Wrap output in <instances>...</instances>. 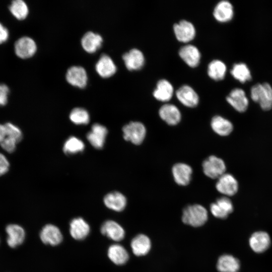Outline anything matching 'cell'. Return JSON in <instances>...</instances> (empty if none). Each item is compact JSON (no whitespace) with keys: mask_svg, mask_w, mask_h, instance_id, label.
Listing matches in <instances>:
<instances>
[{"mask_svg":"<svg viewBox=\"0 0 272 272\" xmlns=\"http://www.w3.org/2000/svg\"><path fill=\"white\" fill-rule=\"evenodd\" d=\"M250 97L264 111L272 108V86L267 82L258 83L250 89Z\"/></svg>","mask_w":272,"mask_h":272,"instance_id":"6da1fadb","label":"cell"},{"mask_svg":"<svg viewBox=\"0 0 272 272\" xmlns=\"http://www.w3.org/2000/svg\"><path fill=\"white\" fill-rule=\"evenodd\" d=\"M208 219V214L206 209L198 204L188 206L183 211L182 222L194 227L202 226Z\"/></svg>","mask_w":272,"mask_h":272,"instance_id":"7a4b0ae2","label":"cell"},{"mask_svg":"<svg viewBox=\"0 0 272 272\" xmlns=\"http://www.w3.org/2000/svg\"><path fill=\"white\" fill-rule=\"evenodd\" d=\"M123 138L134 145H140L144 141L146 134L145 125L139 121H132L122 128Z\"/></svg>","mask_w":272,"mask_h":272,"instance_id":"3957f363","label":"cell"},{"mask_svg":"<svg viewBox=\"0 0 272 272\" xmlns=\"http://www.w3.org/2000/svg\"><path fill=\"white\" fill-rule=\"evenodd\" d=\"M202 166L205 174L212 179L219 178L226 170L224 161L215 156H210L205 160Z\"/></svg>","mask_w":272,"mask_h":272,"instance_id":"277c9868","label":"cell"},{"mask_svg":"<svg viewBox=\"0 0 272 272\" xmlns=\"http://www.w3.org/2000/svg\"><path fill=\"white\" fill-rule=\"evenodd\" d=\"M227 102L237 111L244 112L249 106V99L245 91L241 88H233L226 97Z\"/></svg>","mask_w":272,"mask_h":272,"instance_id":"5b68a950","label":"cell"},{"mask_svg":"<svg viewBox=\"0 0 272 272\" xmlns=\"http://www.w3.org/2000/svg\"><path fill=\"white\" fill-rule=\"evenodd\" d=\"M37 50L35 41L28 36H23L17 39L14 44L16 55L21 59H27L33 56Z\"/></svg>","mask_w":272,"mask_h":272,"instance_id":"8992f818","label":"cell"},{"mask_svg":"<svg viewBox=\"0 0 272 272\" xmlns=\"http://www.w3.org/2000/svg\"><path fill=\"white\" fill-rule=\"evenodd\" d=\"M173 30L178 41L187 43L194 39L196 34L194 25L185 20L180 21L173 26Z\"/></svg>","mask_w":272,"mask_h":272,"instance_id":"52a82bcc","label":"cell"},{"mask_svg":"<svg viewBox=\"0 0 272 272\" xmlns=\"http://www.w3.org/2000/svg\"><path fill=\"white\" fill-rule=\"evenodd\" d=\"M216 187L219 192L227 196H232L238 190V183L232 174L224 173L218 178Z\"/></svg>","mask_w":272,"mask_h":272,"instance_id":"ba28073f","label":"cell"},{"mask_svg":"<svg viewBox=\"0 0 272 272\" xmlns=\"http://www.w3.org/2000/svg\"><path fill=\"white\" fill-rule=\"evenodd\" d=\"M40 238L45 244L56 246L61 242L63 236L57 226L49 224L42 228L40 233Z\"/></svg>","mask_w":272,"mask_h":272,"instance_id":"9c48e42d","label":"cell"},{"mask_svg":"<svg viewBox=\"0 0 272 272\" xmlns=\"http://www.w3.org/2000/svg\"><path fill=\"white\" fill-rule=\"evenodd\" d=\"M213 14L214 17L218 22L227 23L231 21L234 17V7L229 1L223 0L217 4Z\"/></svg>","mask_w":272,"mask_h":272,"instance_id":"30bf717a","label":"cell"},{"mask_svg":"<svg viewBox=\"0 0 272 272\" xmlns=\"http://www.w3.org/2000/svg\"><path fill=\"white\" fill-rule=\"evenodd\" d=\"M271 244L269 234L264 231L253 233L249 238V244L251 249L256 253H262L266 251Z\"/></svg>","mask_w":272,"mask_h":272,"instance_id":"8fae6325","label":"cell"},{"mask_svg":"<svg viewBox=\"0 0 272 272\" xmlns=\"http://www.w3.org/2000/svg\"><path fill=\"white\" fill-rule=\"evenodd\" d=\"M234 210L231 200L227 197L223 196L217 199L210 206V211L213 215L219 219H225Z\"/></svg>","mask_w":272,"mask_h":272,"instance_id":"7c38bea8","label":"cell"},{"mask_svg":"<svg viewBox=\"0 0 272 272\" xmlns=\"http://www.w3.org/2000/svg\"><path fill=\"white\" fill-rule=\"evenodd\" d=\"M100 231L102 235L115 241L122 240L125 236L122 227L112 220L105 221L101 226Z\"/></svg>","mask_w":272,"mask_h":272,"instance_id":"4fadbf2b","label":"cell"},{"mask_svg":"<svg viewBox=\"0 0 272 272\" xmlns=\"http://www.w3.org/2000/svg\"><path fill=\"white\" fill-rule=\"evenodd\" d=\"M178 100L184 106L194 107L199 102V97L192 88L188 85H183L176 92Z\"/></svg>","mask_w":272,"mask_h":272,"instance_id":"5bb4252c","label":"cell"},{"mask_svg":"<svg viewBox=\"0 0 272 272\" xmlns=\"http://www.w3.org/2000/svg\"><path fill=\"white\" fill-rule=\"evenodd\" d=\"M66 79L71 85L83 88L87 85L88 78L86 71L83 67L73 66L67 71Z\"/></svg>","mask_w":272,"mask_h":272,"instance_id":"9a60e30c","label":"cell"},{"mask_svg":"<svg viewBox=\"0 0 272 272\" xmlns=\"http://www.w3.org/2000/svg\"><path fill=\"white\" fill-rule=\"evenodd\" d=\"M122 58L126 67L129 71L140 70L145 63V57L143 52L137 48H133L125 53Z\"/></svg>","mask_w":272,"mask_h":272,"instance_id":"2e32d148","label":"cell"},{"mask_svg":"<svg viewBox=\"0 0 272 272\" xmlns=\"http://www.w3.org/2000/svg\"><path fill=\"white\" fill-rule=\"evenodd\" d=\"M107 134V129L103 125L95 123L92 126L91 130L87 134V139L94 148L102 149L104 146Z\"/></svg>","mask_w":272,"mask_h":272,"instance_id":"e0dca14e","label":"cell"},{"mask_svg":"<svg viewBox=\"0 0 272 272\" xmlns=\"http://www.w3.org/2000/svg\"><path fill=\"white\" fill-rule=\"evenodd\" d=\"M172 172L174 179L178 185L185 186L190 182L192 169L189 165L183 163L175 164Z\"/></svg>","mask_w":272,"mask_h":272,"instance_id":"ac0fdd59","label":"cell"},{"mask_svg":"<svg viewBox=\"0 0 272 272\" xmlns=\"http://www.w3.org/2000/svg\"><path fill=\"white\" fill-rule=\"evenodd\" d=\"M7 234V242L11 248H14L23 243L25 238L24 229L17 224H9L6 228Z\"/></svg>","mask_w":272,"mask_h":272,"instance_id":"d6986e66","label":"cell"},{"mask_svg":"<svg viewBox=\"0 0 272 272\" xmlns=\"http://www.w3.org/2000/svg\"><path fill=\"white\" fill-rule=\"evenodd\" d=\"M179 55L181 58L190 67L197 66L200 59V53L198 48L191 44L185 45L180 48Z\"/></svg>","mask_w":272,"mask_h":272,"instance_id":"ffe728a7","label":"cell"},{"mask_svg":"<svg viewBox=\"0 0 272 272\" xmlns=\"http://www.w3.org/2000/svg\"><path fill=\"white\" fill-rule=\"evenodd\" d=\"M90 227L83 218L78 217L73 219L70 224V233L71 236L77 240L85 239L89 234Z\"/></svg>","mask_w":272,"mask_h":272,"instance_id":"44dd1931","label":"cell"},{"mask_svg":"<svg viewBox=\"0 0 272 272\" xmlns=\"http://www.w3.org/2000/svg\"><path fill=\"white\" fill-rule=\"evenodd\" d=\"M160 117L170 125L177 124L181 118V113L178 108L174 104H165L159 110Z\"/></svg>","mask_w":272,"mask_h":272,"instance_id":"7402d4cb","label":"cell"},{"mask_svg":"<svg viewBox=\"0 0 272 272\" xmlns=\"http://www.w3.org/2000/svg\"><path fill=\"white\" fill-rule=\"evenodd\" d=\"M130 246L135 255L144 256L150 251L151 248V242L147 235L143 234H139L132 239Z\"/></svg>","mask_w":272,"mask_h":272,"instance_id":"603a6c76","label":"cell"},{"mask_svg":"<svg viewBox=\"0 0 272 272\" xmlns=\"http://www.w3.org/2000/svg\"><path fill=\"white\" fill-rule=\"evenodd\" d=\"M96 71L102 78L113 76L116 71V67L112 59L107 54H102L95 65Z\"/></svg>","mask_w":272,"mask_h":272,"instance_id":"cb8c5ba5","label":"cell"},{"mask_svg":"<svg viewBox=\"0 0 272 272\" xmlns=\"http://www.w3.org/2000/svg\"><path fill=\"white\" fill-rule=\"evenodd\" d=\"M104 203L108 209L116 212L123 211L127 203L126 198L121 193L113 191L106 194L104 198Z\"/></svg>","mask_w":272,"mask_h":272,"instance_id":"d4e9b609","label":"cell"},{"mask_svg":"<svg viewBox=\"0 0 272 272\" xmlns=\"http://www.w3.org/2000/svg\"><path fill=\"white\" fill-rule=\"evenodd\" d=\"M240 268L239 260L230 254H223L219 257L217 268L219 272H238Z\"/></svg>","mask_w":272,"mask_h":272,"instance_id":"484cf974","label":"cell"},{"mask_svg":"<svg viewBox=\"0 0 272 272\" xmlns=\"http://www.w3.org/2000/svg\"><path fill=\"white\" fill-rule=\"evenodd\" d=\"M174 88L172 84L167 80H160L157 83L156 88L153 95L157 100L167 102L172 97Z\"/></svg>","mask_w":272,"mask_h":272,"instance_id":"4316f807","label":"cell"},{"mask_svg":"<svg viewBox=\"0 0 272 272\" xmlns=\"http://www.w3.org/2000/svg\"><path fill=\"white\" fill-rule=\"evenodd\" d=\"M230 73L235 80L242 84L249 82L252 79L251 72L249 67L246 63L243 62L234 63Z\"/></svg>","mask_w":272,"mask_h":272,"instance_id":"83f0119b","label":"cell"},{"mask_svg":"<svg viewBox=\"0 0 272 272\" xmlns=\"http://www.w3.org/2000/svg\"><path fill=\"white\" fill-rule=\"evenodd\" d=\"M107 255L110 260L116 265H123L129 259L127 250L123 246L118 244H114L109 247Z\"/></svg>","mask_w":272,"mask_h":272,"instance_id":"f1b7e54d","label":"cell"},{"mask_svg":"<svg viewBox=\"0 0 272 272\" xmlns=\"http://www.w3.org/2000/svg\"><path fill=\"white\" fill-rule=\"evenodd\" d=\"M102 42V37L93 32H87L81 39V44L83 49L90 53L96 52L101 47Z\"/></svg>","mask_w":272,"mask_h":272,"instance_id":"f546056e","label":"cell"},{"mask_svg":"<svg viewBox=\"0 0 272 272\" xmlns=\"http://www.w3.org/2000/svg\"><path fill=\"white\" fill-rule=\"evenodd\" d=\"M211 125L213 130L221 136L228 135L233 129L231 121L220 115L213 117Z\"/></svg>","mask_w":272,"mask_h":272,"instance_id":"4dcf8cb0","label":"cell"},{"mask_svg":"<svg viewBox=\"0 0 272 272\" xmlns=\"http://www.w3.org/2000/svg\"><path fill=\"white\" fill-rule=\"evenodd\" d=\"M227 66L222 60L214 59L208 66V75L212 79L218 81L223 80L227 73Z\"/></svg>","mask_w":272,"mask_h":272,"instance_id":"1f68e13d","label":"cell"},{"mask_svg":"<svg viewBox=\"0 0 272 272\" xmlns=\"http://www.w3.org/2000/svg\"><path fill=\"white\" fill-rule=\"evenodd\" d=\"M9 9L13 16L18 20L25 19L29 13L28 7L22 0L13 1L9 7Z\"/></svg>","mask_w":272,"mask_h":272,"instance_id":"d6a6232c","label":"cell"},{"mask_svg":"<svg viewBox=\"0 0 272 272\" xmlns=\"http://www.w3.org/2000/svg\"><path fill=\"white\" fill-rule=\"evenodd\" d=\"M84 143L75 137H70L64 144L63 150L65 154H76L84 150Z\"/></svg>","mask_w":272,"mask_h":272,"instance_id":"836d02e7","label":"cell"},{"mask_svg":"<svg viewBox=\"0 0 272 272\" xmlns=\"http://www.w3.org/2000/svg\"><path fill=\"white\" fill-rule=\"evenodd\" d=\"M70 119L76 124H87L89 122L90 116L86 110L75 108L70 113Z\"/></svg>","mask_w":272,"mask_h":272,"instance_id":"e575fe53","label":"cell"},{"mask_svg":"<svg viewBox=\"0 0 272 272\" xmlns=\"http://www.w3.org/2000/svg\"><path fill=\"white\" fill-rule=\"evenodd\" d=\"M6 130L7 137L11 138L18 143L22 139V132L21 129L15 124L8 122L5 124Z\"/></svg>","mask_w":272,"mask_h":272,"instance_id":"d590c367","label":"cell"},{"mask_svg":"<svg viewBox=\"0 0 272 272\" xmlns=\"http://www.w3.org/2000/svg\"><path fill=\"white\" fill-rule=\"evenodd\" d=\"M17 142L14 140L6 137L1 143V147L6 152L11 153L14 152L16 148Z\"/></svg>","mask_w":272,"mask_h":272,"instance_id":"8d00e7d4","label":"cell"},{"mask_svg":"<svg viewBox=\"0 0 272 272\" xmlns=\"http://www.w3.org/2000/svg\"><path fill=\"white\" fill-rule=\"evenodd\" d=\"M10 93L8 86L3 83H0V106H3L7 104Z\"/></svg>","mask_w":272,"mask_h":272,"instance_id":"74e56055","label":"cell"},{"mask_svg":"<svg viewBox=\"0 0 272 272\" xmlns=\"http://www.w3.org/2000/svg\"><path fill=\"white\" fill-rule=\"evenodd\" d=\"M10 163L6 157L0 153V176L6 174L9 170Z\"/></svg>","mask_w":272,"mask_h":272,"instance_id":"f35d334b","label":"cell"},{"mask_svg":"<svg viewBox=\"0 0 272 272\" xmlns=\"http://www.w3.org/2000/svg\"><path fill=\"white\" fill-rule=\"evenodd\" d=\"M10 33L8 28L0 22V44H2L8 41Z\"/></svg>","mask_w":272,"mask_h":272,"instance_id":"ab89813d","label":"cell"},{"mask_svg":"<svg viewBox=\"0 0 272 272\" xmlns=\"http://www.w3.org/2000/svg\"><path fill=\"white\" fill-rule=\"evenodd\" d=\"M7 137L5 124H0V143Z\"/></svg>","mask_w":272,"mask_h":272,"instance_id":"60d3db41","label":"cell"}]
</instances>
